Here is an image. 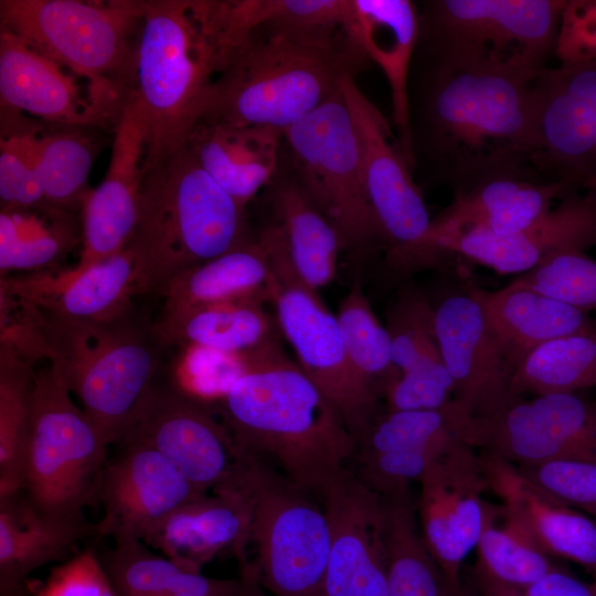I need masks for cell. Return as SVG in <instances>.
<instances>
[{
	"label": "cell",
	"instance_id": "1",
	"mask_svg": "<svg viewBox=\"0 0 596 596\" xmlns=\"http://www.w3.org/2000/svg\"><path fill=\"white\" fill-rule=\"evenodd\" d=\"M532 75L459 71L409 78L411 169L454 195L538 180Z\"/></svg>",
	"mask_w": 596,
	"mask_h": 596
},
{
	"label": "cell",
	"instance_id": "2",
	"mask_svg": "<svg viewBox=\"0 0 596 596\" xmlns=\"http://www.w3.org/2000/svg\"><path fill=\"white\" fill-rule=\"evenodd\" d=\"M252 19V0L143 1L132 92L148 121L146 157L187 143Z\"/></svg>",
	"mask_w": 596,
	"mask_h": 596
},
{
	"label": "cell",
	"instance_id": "3",
	"mask_svg": "<svg viewBox=\"0 0 596 596\" xmlns=\"http://www.w3.org/2000/svg\"><path fill=\"white\" fill-rule=\"evenodd\" d=\"M216 409L247 456L310 494L320 498L350 469L352 432L283 349L237 377Z\"/></svg>",
	"mask_w": 596,
	"mask_h": 596
},
{
	"label": "cell",
	"instance_id": "4",
	"mask_svg": "<svg viewBox=\"0 0 596 596\" xmlns=\"http://www.w3.org/2000/svg\"><path fill=\"white\" fill-rule=\"evenodd\" d=\"M248 235L242 207L201 167L188 142L146 157L128 243L140 294L236 247Z\"/></svg>",
	"mask_w": 596,
	"mask_h": 596
},
{
	"label": "cell",
	"instance_id": "5",
	"mask_svg": "<svg viewBox=\"0 0 596 596\" xmlns=\"http://www.w3.org/2000/svg\"><path fill=\"white\" fill-rule=\"evenodd\" d=\"M41 355L108 443L120 444L140 418L156 387L159 348L152 323L132 309L107 320L54 317L35 306Z\"/></svg>",
	"mask_w": 596,
	"mask_h": 596
},
{
	"label": "cell",
	"instance_id": "6",
	"mask_svg": "<svg viewBox=\"0 0 596 596\" xmlns=\"http://www.w3.org/2000/svg\"><path fill=\"white\" fill-rule=\"evenodd\" d=\"M565 0H426L411 77L459 71L532 75L554 55Z\"/></svg>",
	"mask_w": 596,
	"mask_h": 596
},
{
	"label": "cell",
	"instance_id": "7",
	"mask_svg": "<svg viewBox=\"0 0 596 596\" xmlns=\"http://www.w3.org/2000/svg\"><path fill=\"white\" fill-rule=\"evenodd\" d=\"M344 74L331 54L257 24L217 77L199 124L284 131L336 95Z\"/></svg>",
	"mask_w": 596,
	"mask_h": 596
},
{
	"label": "cell",
	"instance_id": "8",
	"mask_svg": "<svg viewBox=\"0 0 596 596\" xmlns=\"http://www.w3.org/2000/svg\"><path fill=\"white\" fill-rule=\"evenodd\" d=\"M110 444L50 364L35 372L21 496L46 517L84 522Z\"/></svg>",
	"mask_w": 596,
	"mask_h": 596
},
{
	"label": "cell",
	"instance_id": "9",
	"mask_svg": "<svg viewBox=\"0 0 596 596\" xmlns=\"http://www.w3.org/2000/svg\"><path fill=\"white\" fill-rule=\"evenodd\" d=\"M143 1L1 0V29L93 84L130 92Z\"/></svg>",
	"mask_w": 596,
	"mask_h": 596
},
{
	"label": "cell",
	"instance_id": "10",
	"mask_svg": "<svg viewBox=\"0 0 596 596\" xmlns=\"http://www.w3.org/2000/svg\"><path fill=\"white\" fill-rule=\"evenodd\" d=\"M258 237L268 255L278 329L297 364L339 409L356 440L379 416L380 398L352 366L337 316L296 272L280 227L272 223Z\"/></svg>",
	"mask_w": 596,
	"mask_h": 596
},
{
	"label": "cell",
	"instance_id": "11",
	"mask_svg": "<svg viewBox=\"0 0 596 596\" xmlns=\"http://www.w3.org/2000/svg\"><path fill=\"white\" fill-rule=\"evenodd\" d=\"M283 134L292 175L337 230L343 249L383 244L365 191L360 138L341 91Z\"/></svg>",
	"mask_w": 596,
	"mask_h": 596
},
{
	"label": "cell",
	"instance_id": "12",
	"mask_svg": "<svg viewBox=\"0 0 596 596\" xmlns=\"http://www.w3.org/2000/svg\"><path fill=\"white\" fill-rule=\"evenodd\" d=\"M247 481L254 500L251 562L274 596H320L331 526L322 503L252 458Z\"/></svg>",
	"mask_w": 596,
	"mask_h": 596
},
{
	"label": "cell",
	"instance_id": "13",
	"mask_svg": "<svg viewBox=\"0 0 596 596\" xmlns=\"http://www.w3.org/2000/svg\"><path fill=\"white\" fill-rule=\"evenodd\" d=\"M464 440L518 467L561 459L596 462V405L576 393L520 396L492 414L470 416Z\"/></svg>",
	"mask_w": 596,
	"mask_h": 596
},
{
	"label": "cell",
	"instance_id": "14",
	"mask_svg": "<svg viewBox=\"0 0 596 596\" xmlns=\"http://www.w3.org/2000/svg\"><path fill=\"white\" fill-rule=\"evenodd\" d=\"M340 91L360 138L370 207L386 247L387 260L400 269L427 233L432 219L385 117L351 74L342 76Z\"/></svg>",
	"mask_w": 596,
	"mask_h": 596
},
{
	"label": "cell",
	"instance_id": "15",
	"mask_svg": "<svg viewBox=\"0 0 596 596\" xmlns=\"http://www.w3.org/2000/svg\"><path fill=\"white\" fill-rule=\"evenodd\" d=\"M127 439L155 448L204 493L243 483L252 459L209 406L177 387H155Z\"/></svg>",
	"mask_w": 596,
	"mask_h": 596
},
{
	"label": "cell",
	"instance_id": "16",
	"mask_svg": "<svg viewBox=\"0 0 596 596\" xmlns=\"http://www.w3.org/2000/svg\"><path fill=\"white\" fill-rule=\"evenodd\" d=\"M532 89L536 178L572 187L596 179V61L546 66Z\"/></svg>",
	"mask_w": 596,
	"mask_h": 596
},
{
	"label": "cell",
	"instance_id": "17",
	"mask_svg": "<svg viewBox=\"0 0 596 596\" xmlns=\"http://www.w3.org/2000/svg\"><path fill=\"white\" fill-rule=\"evenodd\" d=\"M416 507L425 543L454 588L460 570L477 546L486 522L489 490L482 459L464 441H455L427 468Z\"/></svg>",
	"mask_w": 596,
	"mask_h": 596
},
{
	"label": "cell",
	"instance_id": "18",
	"mask_svg": "<svg viewBox=\"0 0 596 596\" xmlns=\"http://www.w3.org/2000/svg\"><path fill=\"white\" fill-rule=\"evenodd\" d=\"M66 71L1 29V107L70 127L106 126L109 121L116 127L130 92L83 83Z\"/></svg>",
	"mask_w": 596,
	"mask_h": 596
},
{
	"label": "cell",
	"instance_id": "19",
	"mask_svg": "<svg viewBox=\"0 0 596 596\" xmlns=\"http://www.w3.org/2000/svg\"><path fill=\"white\" fill-rule=\"evenodd\" d=\"M120 445L123 450L107 461L98 481L96 501L104 514L95 534L114 542H145L173 511L205 493L149 445L134 439Z\"/></svg>",
	"mask_w": 596,
	"mask_h": 596
},
{
	"label": "cell",
	"instance_id": "20",
	"mask_svg": "<svg viewBox=\"0 0 596 596\" xmlns=\"http://www.w3.org/2000/svg\"><path fill=\"white\" fill-rule=\"evenodd\" d=\"M434 326L454 401L465 413L486 416L518 397L511 389L514 368L479 302L466 289L434 306Z\"/></svg>",
	"mask_w": 596,
	"mask_h": 596
},
{
	"label": "cell",
	"instance_id": "21",
	"mask_svg": "<svg viewBox=\"0 0 596 596\" xmlns=\"http://www.w3.org/2000/svg\"><path fill=\"white\" fill-rule=\"evenodd\" d=\"M320 500L331 526L320 596H387L382 498L349 469Z\"/></svg>",
	"mask_w": 596,
	"mask_h": 596
},
{
	"label": "cell",
	"instance_id": "22",
	"mask_svg": "<svg viewBox=\"0 0 596 596\" xmlns=\"http://www.w3.org/2000/svg\"><path fill=\"white\" fill-rule=\"evenodd\" d=\"M107 172L82 200V251L74 269H84L125 249L138 216V198L148 145L146 114L131 91L114 129Z\"/></svg>",
	"mask_w": 596,
	"mask_h": 596
},
{
	"label": "cell",
	"instance_id": "23",
	"mask_svg": "<svg viewBox=\"0 0 596 596\" xmlns=\"http://www.w3.org/2000/svg\"><path fill=\"white\" fill-rule=\"evenodd\" d=\"M596 245V192H568L562 201L522 231L493 235L465 231L447 235L430 249V265L460 255L501 275L523 274L547 258Z\"/></svg>",
	"mask_w": 596,
	"mask_h": 596
},
{
	"label": "cell",
	"instance_id": "24",
	"mask_svg": "<svg viewBox=\"0 0 596 596\" xmlns=\"http://www.w3.org/2000/svg\"><path fill=\"white\" fill-rule=\"evenodd\" d=\"M248 470V469H247ZM254 500L243 483L212 491L173 511L145 540L162 555L194 571L221 554L248 562Z\"/></svg>",
	"mask_w": 596,
	"mask_h": 596
},
{
	"label": "cell",
	"instance_id": "25",
	"mask_svg": "<svg viewBox=\"0 0 596 596\" xmlns=\"http://www.w3.org/2000/svg\"><path fill=\"white\" fill-rule=\"evenodd\" d=\"M573 188L562 182L504 178L454 195L450 204L432 220L427 233L401 269L430 266L433 245L454 233L473 230L493 235L518 233L543 216L554 199L563 198Z\"/></svg>",
	"mask_w": 596,
	"mask_h": 596
},
{
	"label": "cell",
	"instance_id": "26",
	"mask_svg": "<svg viewBox=\"0 0 596 596\" xmlns=\"http://www.w3.org/2000/svg\"><path fill=\"white\" fill-rule=\"evenodd\" d=\"M0 290L42 312L76 320H107L131 309L140 294L135 257L127 246L84 269L1 277Z\"/></svg>",
	"mask_w": 596,
	"mask_h": 596
},
{
	"label": "cell",
	"instance_id": "27",
	"mask_svg": "<svg viewBox=\"0 0 596 596\" xmlns=\"http://www.w3.org/2000/svg\"><path fill=\"white\" fill-rule=\"evenodd\" d=\"M480 456L489 490L546 554L596 570V521L547 494L515 465Z\"/></svg>",
	"mask_w": 596,
	"mask_h": 596
},
{
	"label": "cell",
	"instance_id": "28",
	"mask_svg": "<svg viewBox=\"0 0 596 596\" xmlns=\"http://www.w3.org/2000/svg\"><path fill=\"white\" fill-rule=\"evenodd\" d=\"M352 4L359 44L369 61L381 68L389 84L397 145L411 168L409 76L418 34L417 3L352 0Z\"/></svg>",
	"mask_w": 596,
	"mask_h": 596
},
{
	"label": "cell",
	"instance_id": "29",
	"mask_svg": "<svg viewBox=\"0 0 596 596\" xmlns=\"http://www.w3.org/2000/svg\"><path fill=\"white\" fill-rule=\"evenodd\" d=\"M187 142L201 167L246 210L279 170L284 134L265 126L200 123Z\"/></svg>",
	"mask_w": 596,
	"mask_h": 596
},
{
	"label": "cell",
	"instance_id": "30",
	"mask_svg": "<svg viewBox=\"0 0 596 596\" xmlns=\"http://www.w3.org/2000/svg\"><path fill=\"white\" fill-rule=\"evenodd\" d=\"M266 297H247L199 306L162 309L152 330L162 345L185 344L228 354H244L278 341L277 321Z\"/></svg>",
	"mask_w": 596,
	"mask_h": 596
},
{
	"label": "cell",
	"instance_id": "31",
	"mask_svg": "<svg viewBox=\"0 0 596 596\" xmlns=\"http://www.w3.org/2000/svg\"><path fill=\"white\" fill-rule=\"evenodd\" d=\"M466 290L479 302L514 369L529 352L549 340L596 330L587 312L528 287L509 283L496 290L475 285Z\"/></svg>",
	"mask_w": 596,
	"mask_h": 596
},
{
	"label": "cell",
	"instance_id": "32",
	"mask_svg": "<svg viewBox=\"0 0 596 596\" xmlns=\"http://www.w3.org/2000/svg\"><path fill=\"white\" fill-rule=\"evenodd\" d=\"M89 533L95 524L41 514L21 494L0 500V596H26L31 573L63 561Z\"/></svg>",
	"mask_w": 596,
	"mask_h": 596
},
{
	"label": "cell",
	"instance_id": "33",
	"mask_svg": "<svg viewBox=\"0 0 596 596\" xmlns=\"http://www.w3.org/2000/svg\"><path fill=\"white\" fill-rule=\"evenodd\" d=\"M270 188L275 223L280 227L291 263L310 287L318 290L337 273L341 238L311 198L292 175L278 170Z\"/></svg>",
	"mask_w": 596,
	"mask_h": 596
},
{
	"label": "cell",
	"instance_id": "34",
	"mask_svg": "<svg viewBox=\"0 0 596 596\" xmlns=\"http://www.w3.org/2000/svg\"><path fill=\"white\" fill-rule=\"evenodd\" d=\"M473 581L478 596H521L557 568L532 535L502 505L487 502L477 543Z\"/></svg>",
	"mask_w": 596,
	"mask_h": 596
},
{
	"label": "cell",
	"instance_id": "35",
	"mask_svg": "<svg viewBox=\"0 0 596 596\" xmlns=\"http://www.w3.org/2000/svg\"><path fill=\"white\" fill-rule=\"evenodd\" d=\"M272 270L258 236H249L228 252L196 264L171 278L157 294L163 309L266 297L270 301Z\"/></svg>",
	"mask_w": 596,
	"mask_h": 596
},
{
	"label": "cell",
	"instance_id": "36",
	"mask_svg": "<svg viewBox=\"0 0 596 596\" xmlns=\"http://www.w3.org/2000/svg\"><path fill=\"white\" fill-rule=\"evenodd\" d=\"M255 18L331 54L354 76L371 63L355 34L352 0H256Z\"/></svg>",
	"mask_w": 596,
	"mask_h": 596
},
{
	"label": "cell",
	"instance_id": "37",
	"mask_svg": "<svg viewBox=\"0 0 596 596\" xmlns=\"http://www.w3.org/2000/svg\"><path fill=\"white\" fill-rule=\"evenodd\" d=\"M82 228L67 209L43 203L1 207L0 269L39 273L57 264L82 241Z\"/></svg>",
	"mask_w": 596,
	"mask_h": 596
},
{
	"label": "cell",
	"instance_id": "38",
	"mask_svg": "<svg viewBox=\"0 0 596 596\" xmlns=\"http://www.w3.org/2000/svg\"><path fill=\"white\" fill-rule=\"evenodd\" d=\"M382 500L387 596H454L459 588L450 585L428 550L411 493Z\"/></svg>",
	"mask_w": 596,
	"mask_h": 596
},
{
	"label": "cell",
	"instance_id": "39",
	"mask_svg": "<svg viewBox=\"0 0 596 596\" xmlns=\"http://www.w3.org/2000/svg\"><path fill=\"white\" fill-rule=\"evenodd\" d=\"M33 361L0 341V500L21 493L31 429Z\"/></svg>",
	"mask_w": 596,
	"mask_h": 596
},
{
	"label": "cell",
	"instance_id": "40",
	"mask_svg": "<svg viewBox=\"0 0 596 596\" xmlns=\"http://www.w3.org/2000/svg\"><path fill=\"white\" fill-rule=\"evenodd\" d=\"M596 386V330L562 336L533 349L515 366L514 396L577 393Z\"/></svg>",
	"mask_w": 596,
	"mask_h": 596
},
{
	"label": "cell",
	"instance_id": "41",
	"mask_svg": "<svg viewBox=\"0 0 596 596\" xmlns=\"http://www.w3.org/2000/svg\"><path fill=\"white\" fill-rule=\"evenodd\" d=\"M469 417L455 402L441 409L386 411L356 438L354 456L444 448L464 441Z\"/></svg>",
	"mask_w": 596,
	"mask_h": 596
},
{
	"label": "cell",
	"instance_id": "42",
	"mask_svg": "<svg viewBox=\"0 0 596 596\" xmlns=\"http://www.w3.org/2000/svg\"><path fill=\"white\" fill-rule=\"evenodd\" d=\"M336 316L352 366L381 400L400 372L392 360L386 327L372 310L360 277L340 302Z\"/></svg>",
	"mask_w": 596,
	"mask_h": 596
},
{
	"label": "cell",
	"instance_id": "43",
	"mask_svg": "<svg viewBox=\"0 0 596 596\" xmlns=\"http://www.w3.org/2000/svg\"><path fill=\"white\" fill-rule=\"evenodd\" d=\"M114 543L99 560L116 596H166L201 573L155 554L141 540Z\"/></svg>",
	"mask_w": 596,
	"mask_h": 596
},
{
	"label": "cell",
	"instance_id": "44",
	"mask_svg": "<svg viewBox=\"0 0 596 596\" xmlns=\"http://www.w3.org/2000/svg\"><path fill=\"white\" fill-rule=\"evenodd\" d=\"M95 153L93 140L79 130L39 135L35 168L45 201L67 210L82 203Z\"/></svg>",
	"mask_w": 596,
	"mask_h": 596
},
{
	"label": "cell",
	"instance_id": "45",
	"mask_svg": "<svg viewBox=\"0 0 596 596\" xmlns=\"http://www.w3.org/2000/svg\"><path fill=\"white\" fill-rule=\"evenodd\" d=\"M386 330L392 360L401 373L445 368L434 326V306L407 290L391 306Z\"/></svg>",
	"mask_w": 596,
	"mask_h": 596
},
{
	"label": "cell",
	"instance_id": "46",
	"mask_svg": "<svg viewBox=\"0 0 596 596\" xmlns=\"http://www.w3.org/2000/svg\"><path fill=\"white\" fill-rule=\"evenodd\" d=\"M511 283L587 313L596 310V260L584 252L554 255Z\"/></svg>",
	"mask_w": 596,
	"mask_h": 596
},
{
	"label": "cell",
	"instance_id": "47",
	"mask_svg": "<svg viewBox=\"0 0 596 596\" xmlns=\"http://www.w3.org/2000/svg\"><path fill=\"white\" fill-rule=\"evenodd\" d=\"M450 445L444 448L358 455L352 459L355 464L352 471L360 481L381 498L401 497L411 493L409 485L414 481L419 482L429 465Z\"/></svg>",
	"mask_w": 596,
	"mask_h": 596
},
{
	"label": "cell",
	"instance_id": "48",
	"mask_svg": "<svg viewBox=\"0 0 596 596\" xmlns=\"http://www.w3.org/2000/svg\"><path fill=\"white\" fill-rule=\"evenodd\" d=\"M38 137L34 131L1 137V207H30L46 203L35 168Z\"/></svg>",
	"mask_w": 596,
	"mask_h": 596
},
{
	"label": "cell",
	"instance_id": "49",
	"mask_svg": "<svg viewBox=\"0 0 596 596\" xmlns=\"http://www.w3.org/2000/svg\"><path fill=\"white\" fill-rule=\"evenodd\" d=\"M518 468L554 499L596 518V462L561 459Z\"/></svg>",
	"mask_w": 596,
	"mask_h": 596
},
{
	"label": "cell",
	"instance_id": "50",
	"mask_svg": "<svg viewBox=\"0 0 596 596\" xmlns=\"http://www.w3.org/2000/svg\"><path fill=\"white\" fill-rule=\"evenodd\" d=\"M26 596H116L99 556L86 549L55 566Z\"/></svg>",
	"mask_w": 596,
	"mask_h": 596
},
{
	"label": "cell",
	"instance_id": "51",
	"mask_svg": "<svg viewBox=\"0 0 596 596\" xmlns=\"http://www.w3.org/2000/svg\"><path fill=\"white\" fill-rule=\"evenodd\" d=\"M386 411L441 409L454 401L446 368L401 373L383 392Z\"/></svg>",
	"mask_w": 596,
	"mask_h": 596
},
{
	"label": "cell",
	"instance_id": "52",
	"mask_svg": "<svg viewBox=\"0 0 596 596\" xmlns=\"http://www.w3.org/2000/svg\"><path fill=\"white\" fill-rule=\"evenodd\" d=\"M554 56L563 65L596 61V0H565Z\"/></svg>",
	"mask_w": 596,
	"mask_h": 596
},
{
	"label": "cell",
	"instance_id": "53",
	"mask_svg": "<svg viewBox=\"0 0 596 596\" xmlns=\"http://www.w3.org/2000/svg\"><path fill=\"white\" fill-rule=\"evenodd\" d=\"M521 596H596V589L557 567L529 586Z\"/></svg>",
	"mask_w": 596,
	"mask_h": 596
},
{
	"label": "cell",
	"instance_id": "54",
	"mask_svg": "<svg viewBox=\"0 0 596 596\" xmlns=\"http://www.w3.org/2000/svg\"><path fill=\"white\" fill-rule=\"evenodd\" d=\"M241 579L214 578L196 574L189 583L166 596H241Z\"/></svg>",
	"mask_w": 596,
	"mask_h": 596
},
{
	"label": "cell",
	"instance_id": "55",
	"mask_svg": "<svg viewBox=\"0 0 596 596\" xmlns=\"http://www.w3.org/2000/svg\"><path fill=\"white\" fill-rule=\"evenodd\" d=\"M240 566L242 572L240 578L242 583L241 596H267L263 590V586L257 578L252 563L248 561Z\"/></svg>",
	"mask_w": 596,
	"mask_h": 596
},
{
	"label": "cell",
	"instance_id": "56",
	"mask_svg": "<svg viewBox=\"0 0 596 596\" xmlns=\"http://www.w3.org/2000/svg\"><path fill=\"white\" fill-rule=\"evenodd\" d=\"M454 596H478V595L476 592L467 589L464 585H461Z\"/></svg>",
	"mask_w": 596,
	"mask_h": 596
},
{
	"label": "cell",
	"instance_id": "57",
	"mask_svg": "<svg viewBox=\"0 0 596 596\" xmlns=\"http://www.w3.org/2000/svg\"><path fill=\"white\" fill-rule=\"evenodd\" d=\"M586 188L588 190H592V191L596 192V179L588 181L586 183Z\"/></svg>",
	"mask_w": 596,
	"mask_h": 596
},
{
	"label": "cell",
	"instance_id": "58",
	"mask_svg": "<svg viewBox=\"0 0 596 596\" xmlns=\"http://www.w3.org/2000/svg\"><path fill=\"white\" fill-rule=\"evenodd\" d=\"M595 573H596V570H595ZM594 587H595V589H596V582H595V584H594Z\"/></svg>",
	"mask_w": 596,
	"mask_h": 596
}]
</instances>
